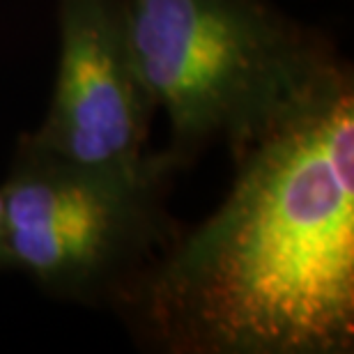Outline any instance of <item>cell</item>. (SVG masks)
Masks as SVG:
<instances>
[{
	"instance_id": "2",
	"label": "cell",
	"mask_w": 354,
	"mask_h": 354,
	"mask_svg": "<svg viewBox=\"0 0 354 354\" xmlns=\"http://www.w3.org/2000/svg\"><path fill=\"white\" fill-rule=\"evenodd\" d=\"M127 19L175 168L221 143L239 159L352 86L327 41L267 0H127Z\"/></svg>"
},
{
	"instance_id": "5",
	"label": "cell",
	"mask_w": 354,
	"mask_h": 354,
	"mask_svg": "<svg viewBox=\"0 0 354 354\" xmlns=\"http://www.w3.org/2000/svg\"><path fill=\"white\" fill-rule=\"evenodd\" d=\"M0 269H12L10 253H7V242H5V205H3V194H0Z\"/></svg>"
},
{
	"instance_id": "3",
	"label": "cell",
	"mask_w": 354,
	"mask_h": 354,
	"mask_svg": "<svg viewBox=\"0 0 354 354\" xmlns=\"http://www.w3.org/2000/svg\"><path fill=\"white\" fill-rule=\"evenodd\" d=\"M171 168L118 173L19 138L0 187L12 269L74 301H120L175 242L161 205Z\"/></svg>"
},
{
	"instance_id": "1",
	"label": "cell",
	"mask_w": 354,
	"mask_h": 354,
	"mask_svg": "<svg viewBox=\"0 0 354 354\" xmlns=\"http://www.w3.org/2000/svg\"><path fill=\"white\" fill-rule=\"evenodd\" d=\"M122 301L175 354H350L354 90L260 140Z\"/></svg>"
},
{
	"instance_id": "4",
	"label": "cell",
	"mask_w": 354,
	"mask_h": 354,
	"mask_svg": "<svg viewBox=\"0 0 354 354\" xmlns=\"http://www.w3.org/2000/svg\"><path fill=\"white\" fill-rule=\"evenodd\" d=\"M58 74L35 140L83 166L173 171L164 152H147L154 106L133 58L127 0H58Z\"/></svg>"
}]
</instances>
